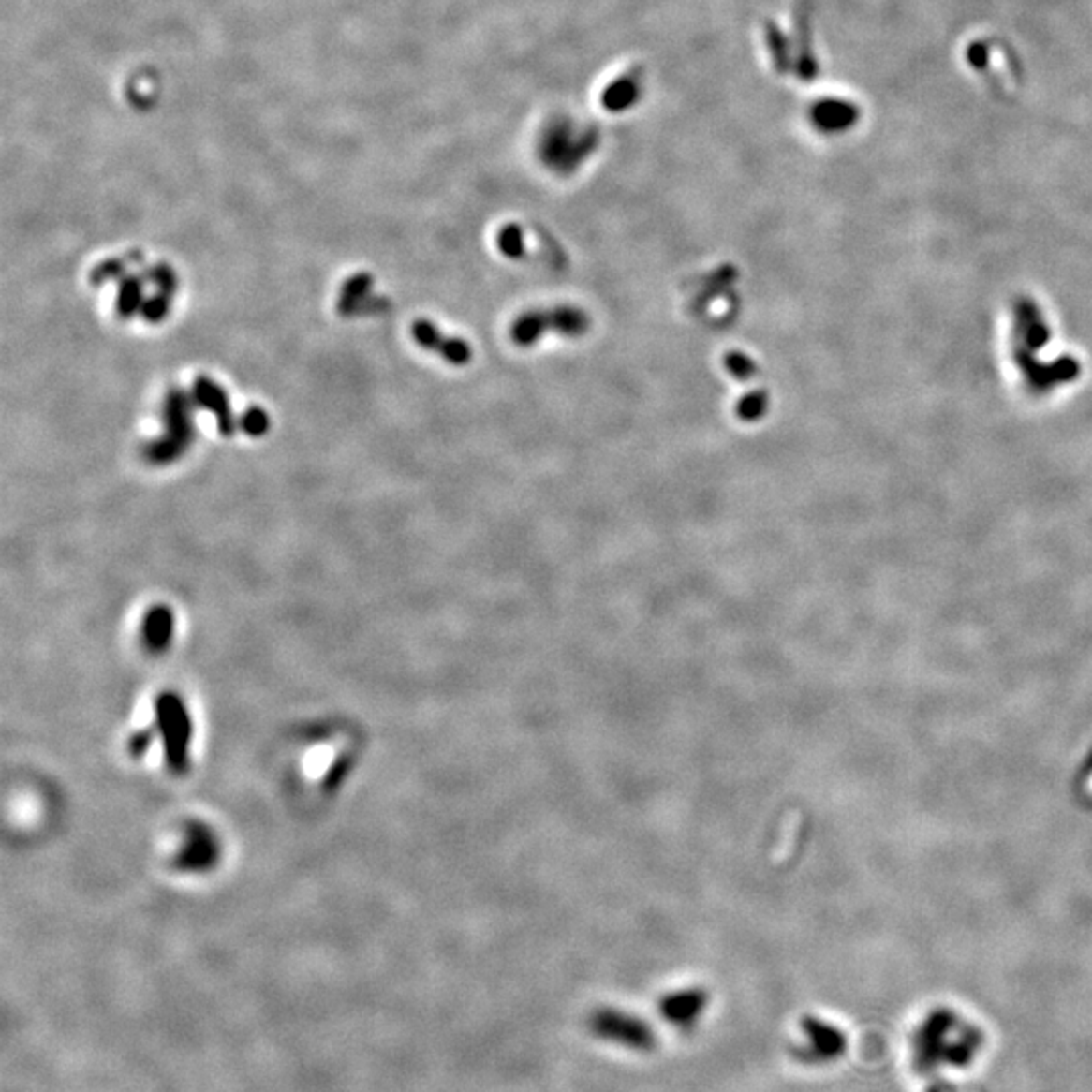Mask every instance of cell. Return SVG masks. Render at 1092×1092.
I'll return each instance as SVG.
<instances>
[{"instance_id": "obj_1", "label": "cell", "mask_w": 1092, "mask_h": 1092, "mask_svg": "<svg viewBox=\"0 0 1092 1092\" xmlns=\"http://www.w3.org/2000/svg\"><path fill=\"white\" fill-rule=\"evenodd\" d=\"M957 1027V1022L951 1013L941 1011L926 1020L917 1038V1056L924 1070H933V1066L941 1064H967L977 1046L981 1044V1036L975 1030H959L955 1038H951Z\"/></svg>"}, {"instance_id": "obj_2", "label": "cell", "mask_w": 1092, "mask_h": 1092, "mask_svg": "<svg viewBox=\"0 0 1092 1092\" xmlns=\"http://www.w3.org/2000/svg\"><path fill=\"white\" fill-rule=\"evenodd\" d=\"M591 326L589 314L577 306H556L549 310H530L514 320L510 336L518 347H532L549 332L563 336H581Z\"/></svg>"}, {"instance_id": "obj_3", "label": "cell", "mask_w": 1092, "mask_h": 1092, "mask_svg": "<svg viewBox=\"0 0 1092 1092\" xmlns=\"http://www.w3.org/2000/svg\"><path fill=\"white\" fill-rule=\"evenodd\" d=\"M167 419V435L148 448V457L156 464H169L176 460L193 441V403L183 391L170 392L164 409Z\"/></svg>"}, {"instance_id": "obj_4", "label": "cell", "mask_w": 1092, "mask_h": 1092, "mask_svg": "<svg viewBox=\"0 0 1092 1092\" xmlns=\"http://www.w3.org/2000/svg\"><path fill=\"white\" fill-rule=\"evenodd\" d=\"M411 332L419 347L439 354V357L450 364L464 366L472 361V347H469L464 338L443 334L434 322L415 320Z\"/></svg>"}, {"instance_id": "obj_5", "label": "cell", "mask_w": 1092, "mask_h": 1092, "mask_svg": "<svg viewBox=\"0 0 1092 1092\" xmlns=\"http://www.w3.org/2000/svg\"><path fill=\"white\" fill-rule=\"evenodd\" d=\"M375 279L368 273H359L350 277L348 282L342 286V296L338 300V312L345 316H362V314H378L387 312L391 302L385 298L371 296Z\"/></svg>"}, {"instance_id": "obj_6", "label": "cell", "mask_w": 1092, "mask_h": 1092, "mask_svg": "<svg viewBox=\"0 0 1092 1092\" xmlns=\"http://www.w3.org/2000/svg\"><path fill=\"white\" fill-rule=\"evenodd\" d=\"M193 395L202 409L213 411L214 417H217L219 431L223 435L229 437L235 434V419L231 413V405H229V397L214 380L207 376H199L195 380Z\"/></svg>"}, {"instance_id": "obj_7", "label": "cell", "mask_w": 1092, "mask_h": 1092, "mask_svg": "<svg viewBox=\"0 0 1092 1092\" xmlns=\"http://www.w3.org/2000/svg\"><path fill=\"white\" fill-rule=\"evenodd\" d=\"M122 284H120V294H118V314L122 318H130L138 310H142L144 306V298H142V282H140L138 277L134 275H122Z\"/></svg>"}, {"instance_id": "obj_8", "label": "cell", "mask_w": 1092, "mask_h": 1092, "mask_svg": "<svg viewBox=\"0 0 1092 1092\" xmlns=\"http://www.w3.org/2000/svg\"><path fill=\"white\" fill-rule=\"evenodd\" d=\"M769 409V395L765 391H753L745 395L739 405H736V415H739L743 421H757L759 417H763Z\"/></svg>"}, {"instance_id": "obj_9", "label": "cell", "mask_w": 1092, "mask_h": 1092, "mask_svg": "<svg viewBox=\"0 0 1092 1092\" xmlns=\"http://www.w3.org/2000/svg\"><path fill=\"white\" fill-rule=\"evenodd\" d=\"M498 245L506 258H512V259L523 258L524 251H526L523 229L516 227V225H508L504 231H500V235H498Z\"/></svg>"}, {"instance_id": "obj_10", "label": "cell", "mask_w": 1092, "mask_h": 1092, "mask_svg": "<svg viewBox=\"0 0 1092 1092\" xmlns=\"http://www.w3.org/2000/svg\"><path fill=\"white\" fill-rule=\"evenodd\" d=\"M239 425H241V429L245 431L247 435L259 437V435L265 434V431L270 429V415L265 413L261 407H249L243 413V417H241Z\"/></svg>"}, {"instance_id": "obj_11", "label": "cell", "mask_w": 1092, "mask_h": 1092, "mask_svg": "<svg viewBox=\"0 0 1092 1092\" xmlns=\"http://www.w3.org/2000/svg\"><path fill=\"white\" fill-rule=\"evenodd\" d=\"M725 364L730 375L739 380H748L757 375L755 361L743 352H729L725 357Z\"/></svg>"}, {"instance_id": "obj_12", "label": "cell", "mask_w": 1092, "mask_h": 1092, "mask_svg": "<svg viewBox=\"0 0 1092 1092\" xmlns=\"http://www.w3.org/2000/svg\"><path fill=\"white\" fill-rule=\"evenodd\" d=\"M148 279L152 284H156L158 294H164V296H172L176 288H179V279H176L174 272L169 268V265H156V268L148 270Z\"/></svg>"}, {"instance_id": "obj_13", "label": "cell", "mask_w": 1092, "mask_h": 1092, "mask_svg": "<svg viewBox=\"0 0 1092 1092\" xmlns=\"http://www.w3.org/2000/svg\"><path fill=\"white\" fill-rule=\"evenodd\" d=\"M169 300H170V296H164V294H158L155 298L146 300L144 306H142V316H144V318L148 322H160L162 318H167L169 308H170V302Z\"/></svg>"}, {"instance_id": "obj_14", "label": "cell", "mask_w": 1092, "mask_h": 1092, "mask_svg": "<svg viewBox=\"0 0 1092 1092\" xmlns=\"http://www.w3.org/2000/svg\"><path fill=\"white\" fill-rule=\"evenodd\" d=\"M124 275V261L120 259H108L104 263H99L97 268L92 272V284H104L108 279H120Z\"/></svg>"}]
</instances>
